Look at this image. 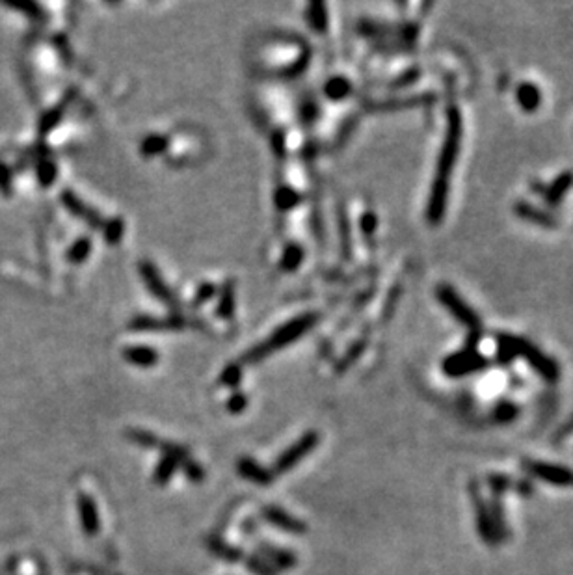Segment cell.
Here are the masks:
<instances>
[{
    "label": "cell",
    "instance_id": "11",
    "mask_svg": "<svg viewBox=\"0 0 573 575\" xmlns=\"http://www.w3.org/2000/svg\"><path fill=\"white\" fill-rule=\"evenodd\" d=\"M516 97H518L519 106L525 112H534V110L540 109V103H542V93L531 82L519 84L518 90H516Z\"/></svg>",
    "mask_w": 573,
    "mask_h": 575
},
{
    "label": "cell",
    "instance_id": "3",
    "mask_svg": "<svg viewBox=\"0 0 573 575\" xmlns=\"http://www.w3.org/2000/svg\"><path fill=\"white\" fill-rule=\"evenodd\" d=\"M438 298L462 324L469 328L471 332H480V319H478V315L460 298L458 292L454 291L451 285L438 287Z\"/></svg>",
    "mask_w": 573,
    "mask_h": 575
},
{
    "label": "cell",
    "instance_id": "5",
    "mask_svg": "<svg viewBox=\"0 0 573 575\" xmlns=\"http://www.w3.org/2000/svg\"><path fill=\"white\" fill-rule=\"evenodd\" d=\"M482 365H486L484 356H480L475 346H467L458 354H454L445 361L447 375H467L471 370L480 369Z\"/></svg>",
    "mask_w": 573,
    "mask_h": 575
},
{
    "label": "cell",
    "instance_id": "20",
    "mask_svg": "<svg viewBox=\"0 0 573 575\" xmlns=\"http://www.w3.org/2000/svg\"><path fill=\"white\" fill-rule=\"evenodd\" d=\"M53 176H55V170H53V166H50V164L43 166L41 170H39V179H41V185H50V182H53Z\"/></svg>",
    "mask_w": 573,
    "mask_h": 575
},
{
    "label": "cell",
    "instance_id": "14",
    "mask_svg": "<svg viewBox=\"0 0 573 575\" xmlns=\"http://www.w3.org/2000/svg\"><path fill=\"white\" fill-rule=\"evenodd\" d=\"M177 464L173 458H168V456H164L162 460H160V464L157 466V469H155V482L157 484H166L169 478H171V475H173V471L177 469Z\"/></svg>",
    "mask_w": 573,
    "mask_h": 575
},
{
    "label": "cell",
    "instance_id": "4",
    "mask_svg": "<svg viewBox=\"0 0 573 575\" xmlns=\"http://www.w3.org/2000/svg\"><path fill=\"white\" fill-rule=\"evenodd\" d=\"M317 443H319V434H317V432H309V434H306L300 442H296L294 445L289 449V451H285V453L279 456L278 462H276V466H274V471L285 473V471H289V469H292L298 462L302 460L306 454H309L314 447H317Z\"/></svg>",
    "mask_w": 573,
    "mask_h": 575
},
{
    "label": "cell",
    "instance_id": "9",
    "mask_svg": "<svg viewBox=\"0 0 573 575\" xmlns=\"http://www.w3.org/2000/svg\"><path fill=\"white\" fill-rule=\"evenodd\" d=\"M573 187V171H564V173H561V176L556 177L555 181L551 182L549 187L545 188V192H543V196H545V200H547V203L549 205H558L562 201V198H564V194H566L567 190Z\"/></svg>",
    "mask_w": 573,
    "mask_h": 575
},
{
    "label": "cell",
    "instance_id": "12",
    "mask_svg": "<svg viewBox=\"0 0 573 575\" xmlns=\"http://www.w3.org/2000/svg\"><path fill=\"white\" fill-rule=\"evenodd\" d=\"M261 551H263L265 555H268V558H270L272 563L276 564V566H279V568H287V569L294 568L296 557L292 555V553H289V551L278 549V547H274V545H268V544L261 545Z\"/></svg>",
    "mask_w": 573,
    "mask_h": 575
},
{
    "label": "cell",
    "instance_id": "15",
    "mask_svg": "<svg viewBox=\"0 0 573 575\" xmlns=\"http://www.w3.org/2000/svg\"><path fill=\"white\" fill-rule=\"evenodd\" d=\"M127 359L142 367H149V365L157 364V354L149 348H133L127 350Z\"/></svg>",
    "mask_w": 573,
    "mask_h": 575
},
{
    "label": "cell",
    "instance_id": "2",
    "mask_svg": "<svg viewBox=\"0 0 573 575\" xmlns=\"http://www.w3.org/2000/svg\"><path fill=\"white\" fill-rule=\"evenodd\" d=\"M499 346L502 354H521L527 361L542 373L545 378H556L558 369L555 361H551L549 357L538 350L536 346L531 345V341L521 339L516 335H499Z\"/></svg>",
    "mask_w": 573,
    "mask_h": 575
},
{
    "label": "cell",
    "instance_id": "6",
    "mask_svg": "<svg viewBox=\"0 0 573 575\" xmlns=\"http://www.w3.org/2000/svg\"><path fill=\"white\" fill-rule=\"evenodd\" d=\"M263 518H265L268 523H272V525H276L279 527V529L287 531V533L302 534L308 531V525H306L302 520H296V518H292V516L287 514L285 510L278 509V507H265V509H263Z\"/></svg>",
    "mask_w": 573,
    "mask_h": 575
},
{
    "label": "cell",
    "instance_id": "1",
    "mask_svg": "<svg viewBox=\"0 0 573 575\" xmlns=\"http://www.w3.org/2000/svg\"><path fill=\"white\" fill-rule=\"evenodd\" d=\"M462 115L456 106H451L447 110V133L443 146H441L440 158H438V170H435V179L432 182L430 190L429 207H426V216L432 225H438L445 214L447 196H449V187H451V173L454 170V164L458 158L460 142H462Z\"/></svg>",
    "mask_w": 573,
    "mask_h": 575
},
{
    "label": "cell",
    "instance_id": "13",
    "mask_svg": "<svg viewBox=\"0 0 573 575\" xmlns=\"http://www.w3.org/2000/svg\"><path fill=\"white\" fill-rule=\"evenodd\" d=\"M209 549L214 553V555H218V557L225 558V560H229V563H235V560H241L242 558V551L236 549V547H231L229 544H225V542H222L220 538H212L209 540Z\"/></svg>",
    "mask_w": 573,
    "mask_h": 575
},
{
    "label": "cell",
    "instance_id": "16",
    "mask_svg": "<svg viewBox=\"0 0 573 575\" xmlns=\"http://www.w3.org/2000/svg\"><path fill=\"white\" fill-rule=\"evenodd\" d=\"M127 437L131 440V442L138 443V445H142V447H158V440L155 436H153L151 432H142V430H131L127 434Z\"/></svg>",
    "mask_w": 573,
    "mask_h": 575
},
{
    "label": "cell",
    "instance_id": "18",
    "mask_svg": "<svg viewBox=\"0 0 573 575\" xmlns=\"http://www.w3.org/2000/svg\"><path fill=\"white\" fill-rule=\"evenodd\" d=\"M182 467H185V471H187V477L192 480V482H201L203 480V477H205V473H203V469L196 464V462H185L182 464Z\"/></svg>",
    "mask_w": 573,
    "mask_h": 575
},
{
    "label": "cell",
    "instance_id": "7",
    "mask_svg": "<svg viewBox=\"0 0 573 575\" xmlns=\"http://www.w3.org/2000/svg\"><path fill=\"white\" fill-rule=\"evenodd\" d=\"M79 509H80V520H82V527L84 531L91 536H95L99 533V514H97L95 501L90 496L79 497Z\"/></svg>",
    "mask_w": 573,
    "mask_h": 575
},
{
    "label": "cell",
    "instance_id": "10",
    "mask_svg": "<svg viewBox=\"0 0 573 575\" xmlns=\"http://www.w3.org/2000/svg\"><path fill=\"white\" fill-rule=\"evenodd\" d=\"M516 214H518L519 218H525L529 220V222H532V224L542 225V227H555L556 225V220L553 218L551 214H547V212L543 211H538V209H534V207L525 203V201L516 203Z\"/></svg>",
    "mask_w": 573,
    "mask_h": 575
},
{
    "label": "cell",
    "instance_id": "19",
    "mask_svg": "<svg viewBox=\"0 0 573 575\" xmlns=\"http://www.w3.org/2000/svg\"><path fill=\"white\" fill-rule=\"evenodd\" d=\"M244 408H246V397H244V395H235L229 402L231 412L238 413L241 410H244Z\"/></svg>",
    "mask_w": 573,
    "mask_h": 575
},
{
    "label": "cell",
    "instance_id": "21",
    "mask_svg": "<svg viewBox=\"0 0 573 575\" xmlns=\"http://www.w3.org/2000/svg\"><path fill=\"white\" fill-rule=\"evenodd\" d=\"M0 190L2 192H10V173H8V170L0 164Z\"/></svg>",
    "mask_w": 573,
    "mask_h": 575
},
{
    "label": "cell",
    "instance_id": "8",
    "mask_svg": "<svg viewBox=\"0 0 573 575\" xmlns=\"http://www.w3.org/2000/svg\"><path fill=\"white\" fill-rule=\"evenodd\" d=\"M236 469H238L242 477L252 480L255 484H270L272 482V473L266 471L265 467H261L252 458H241L238 464H236Z\"/></svg>",
    "mask_w": 573,
    "mask_h": 575
},
{
    "label": "cell",
    "instance_id": "17",
    "mask_svg": "<svg viewBox=\"0 0 573 575\" xmlns=\"http://www.w3.org/2000/svg\"><path fill=\"white\" fill-rule=\"evenodd\" d=\"M246 566L247 569L255 575H276V572H274L268 564L259 560V558H247Z\"/></svg>",
    "mask_w": 573,
    "mask_h": 575
}]
</instances>
